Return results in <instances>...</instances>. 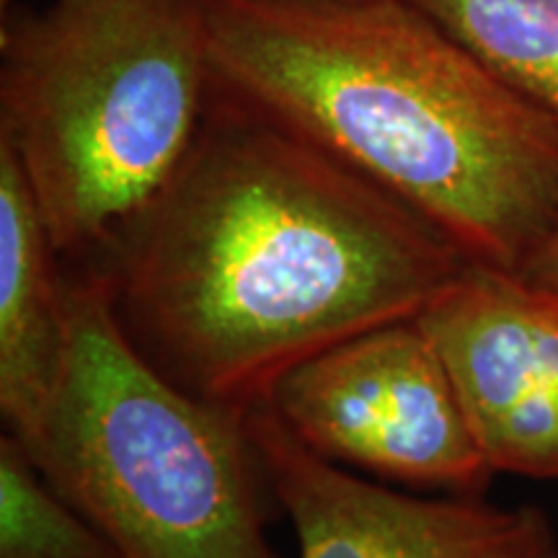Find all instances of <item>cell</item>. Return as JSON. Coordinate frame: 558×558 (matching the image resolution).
I'll list each match as a JSON object with an SVG mask.
<instances>
[{"mask_svg":"<svg viewBox=\"0 0 558 558\" xmlns=\"http://www.w3.org/2000/svg\"><path fill=\"white\" fill-rule=\"evenodd\" d=\"M68 349V267L19 158L0 143V414L24 445L52 407Z\"/></svg>","mask_w":558,"mask_h":558,"instance_id":"obj_8","label":"cell"},{"mask_svg":"<svg viewBox=\"0 0 558 558\" xmlns=\"http://www.w3.org/2000/svg\"><path fill=\"white\" fill-rule=\"evenodd\" d=\"M497 473L558 478V295L469 264L416 316Z\"/></svg>","mask_w":558,"mask_h":558,"instance_id":"obj_7","label":"cell"},{"mask_svg":"<svg viewBox=\"0 0 558 558\" xmlns=\"http://www.w3.org/2000/svg\"><path fill=\"white\" fill-rule=\"evenodd\" d=\"M488 73L558 122V0H409Z\"/></svg>","mask_w":558,"mask_h":558,"instance_id":"obj_9","label":"cell"},{"mask_svg":"<svg viewBox=\"0 0 558 558\" xmlns=\"http://www.w3.org/2000/svg\"><path fill=\"white\" fill-rule=\"evenodd\" d=\"M0 558H122L11 432L0 437Z\"/></svg>","mask_w":558,"mask_h":558,"instance_id":"obj_10","label":"cell"},{"mask_svg":"<svg viewBox=\"0 0 558 558\" xmlns=\"http://www.w3.org/2000/svg\"><path fill=\"white\" fill-rule=\"evenodd\" d=\"M246 418L300 558H558L541 507L375 484L305 448L264 403Z\"/></svg>","mask_w":558,"mask_h":558,"instance_id":"obj_6","label":"cell"},{"mask_svg":"<svg viewBox=\"0 0 558 558\" xmlns=\"http://www.w3.org/2000/svg\"><path fill=\"white\" fill-rule=\"evenodd\" d=\"M215 83L520 275L558 222V122L409 0H205Z\"/></svg>","mask_w":558,"mask_h":558,"instance_id":"obj_2","label":"cell"},{"mask_svg":"<svg viewBox=\"0 0 558 558\" xmlns=\"http://www.w3.org/2000/svg\"><path fill=\"white\" fill-rule=\"evenodd\" d=\"M264 407L320 458L411 492L486 497L497 476L416 318L354 333L300 362Z\"/></svg>","mask_w":558,"mask_h":558,"instance_id":"obj_5","label":"cell"},{"mask_svg":"<svg viewBox=\"0 0 558 558\" xmlns=\"http://www.w3.org/2000/svg\"><path fill=\"white\" fill-rule=\"evenodd\" d=\"M520 275L527 282H533L535 288H543L558 295V222L546 239H543L541 246L535 248V254L530 256Z\"/></svg>","mask_w":558,"mask_h":558,"instance_id":"obj_11","label":"cell"},{"mask_svg":"<svg viewBox=\"0 0 558 558\" xmlns=\"http://www.w3.org/2000/svg\"><path fill=\"white\" fill-rule=\"evenodd\" d=\"M68 267V264H65ZM70 349L24 448L122 558H279L248 411L197 399L124 337L94 271L68 267Z\"/></svg>","mask_w":558,"mask_h":558,"instance_id":"obj_4","label":"cell"},{"mask_svg":"<svg viewBox=\"0 0 558 558\" xmlns=\"http://www.w3.org/2000/svg\"><path fill=\"white\" fill-rule=\"evenodd\" d=\"M0 19V143L78 267L163 190L205 122V0H47Z\"/></svg>","mask_w":558,"mask_h":558,"instance_id":"obj_3","label":"cell"},{"mask_svg":"<svg viewBox=\"0 0 558 558\" xmlns=\"http://www.w3.org/2000/svg\"><path fill=\"white\" fill-rule=\"evenodd\" d=\"M469 264L427 218L215 83L173 177L78 267L158 373L248 411L300 362L416 318Z\"/></svg>","mask_w":558,"mask_h":558,"instance_id":"obj_1","label":"cell"}]
</instances>
